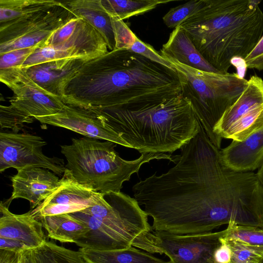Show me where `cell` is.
<instances>
[{
    "mask_svg": "<svg viewBox=\"0 0 263 263\" xmlns=\"http://www.w3.org/2000/svg\"><path fill=\"white\" fill-rule=\"evenodd\" d=\"M175 165L132 187L153 219V230L183 235L211 232L224 224L255 226L263 210V187L254 172L233 171L199 123L180 148Z\"/></svg>",
    "mask_w": 263,
    "mask_h": 263,
    "instance_id": "cell-1",
    "label": "cell"
},
{
    "mask_svg": "<svg viewBox=\"0 0 263 263\" xmlns=\"http://www.w3.org/2000/svg\"><path fill=\"white\" fill-rule=\"evenodd\" d=\"M176 70L128 49H114L86 61L64 87L62 101L85 108L130 109L181 95Z\"/></svg>",
    "mask_w": 263,
    "mask_h": 263,
    "instance_id": "cell-2",
    "label": "cell"
},
{
    "mask_svg": "<svg viewBox=\"0 0 263 263\" xmlns=\"http://www.w3.org/2000/svg\"><path fill=\"white\" fill-rule=\"evenodd\" d=\"M260 1L204 0L180 26L203 58L222 73L235 58L243 59L263 34Z\"/></svg>",
    "mask_w": 263,
    "mask_h": 263,
    "instance_id": "cell-3",
    "label": "cell"
},
{
    "mask_svg": "<svg viewBox=\"0 0 263 263\" xmlns=\"http://www.w3.org/2000/svg\"><path fill=\"white\" fill-rule=\"evenodd\" d=\"M140 153H172L197 133L199 122L182 95L159 104L130 109L89 108Z\"/></svg>",
    "mask_w": 263,
    "mask_h": 263,
    "instance_id": "cell-4",
    "label": "cell"
},
{
    "mask_svg": "<svg viewBox=\"0 0 263 263\" xmlns=\"http://www.w3.org/2000/svg\"><path fill=\"white\" fill-rule=\"evenodd\" d=\"M117 144L88 137L72 138L70 144L61 146V152L67 160L66 168L79 183L103 194L120 192L123 183L146 163L165 159L176 163L179 158V155L150 153L127 160L115 151Z\"/></svg>",
    "mask_w": 263,
    "mask_h": 263,
    "instance_id": "cell-5",
    "label": "cell"
},
{
    "mask_svg": "<svg viewBox=\"0 0 263 263\" xmlns=\"http://www.w3.org/2000/svg\"><path fill=\"white\" fill-rule=\"evenodd\" d=\"M161 55L177 71L182 97L190 102L195 116L211 141L221 149L222 139L214 133V127L245 89L248 80L238 73L199 70Z\"/></svg>",
    "mask_w": 263,
    "mask_h": 263,
    "instance_id": "cell-6",
    "label": "cell"
},
{
    "mask_svg": "<svg viewBox=\"0 0 263 263\" xmlns=\"http://www.w3.org/2000/svg\"><path fill=\"white\" fill-rule=\"evenodd\" d=\"M108 52L102 35L90 24L74 17L56 30L24 62L22 68L47 61L79 59L85 61Z\"/></svg>",
    "mask_w": 263,
    "mask_h": 263,
    "instance_id": "cell-7",
    "label": "cell"
},
{
    "mask_svg": "<svg viewBox=\"0 0 263 263\" xmlns=\"http://www.w3.org/2000/svg\"><path fill=\"white\" fill-rule=\"evenodd\" d=\"M224 233L225 230L178 235L153 231L133 247L151 254H164L169 258L166 263H216L214 252Z\"/></svg>",
    "mask_w": 263,
    "mask_h": 263,
    "instance_id": "cell-8",
    "label": "cell"
},
{
    "mask_svg": "<svg viewBox=\"0 0 263 263\" xmlns=\"http://www.w3.org/2000/svg\"><path fill=\"white\" fill-rule=\"evenodd\" d=\"M46 142L40 136L14 132L0 133V172L36 167L62 175L66 170L63 159L49 157L42 151Z\"/></svg>",
    "mask_w": 263,
    "mask_h": 263,
    "instance_id": "cell-9",
    "label": "cell"
},
{
    "mask_svg": "<svg viewBox=\"0 0 263 263\" xmlns=\"http://www.w3.org/2000/svg\"><path fill=\"white\" fill-rule=\"evenodd\" d=\"M0 81L14 93L10 104L30 117L55 114L66 104L62 100L45 93L30 78L24 68L0 70Z\"/></svg>",
    "mask_w": 263,
    "mask_h": 263,
    "instance_id": "cell-10",
    "label": "cell"
},
{
    "mask_svg": "<svg viewBox=\"0 0 263 263\" xmlns=\"http://www.w3.org/2000/svg\"><path fill=\"white\" fill-rule=\"evenodd\" d=\"M100 193L79 183L66 168L59 186L31 212L39 219L80 211L92 205Z\"/></svg>",
    "mask_w": 263,
    "mask_h": 263,
    "instance_id": "cell-11",
    "label": "cell"
},
{
    "mask_svg": "<svg viewBox=\"0 0 263 263\" xmlns=\"http://www.w3.org/2000/svg\"><path fill=\"white\" fill-rule=\"evenodd\" d=\"M34 118L43 124L65 128L86 137L109 141L130 148L125 140L88 108L66 104L55 114Z\"/></svg>",
    "mask_w": 263,
    "mask_h": 263,
    "instance_id": "cell-12",
    "label": "cell"
},
{
    "mask_svg": "<svg viewBox=\"0 0 263 263\" xmlns=\"http://www.w3.org/2000/svg\"><path fill=\"white\" fill-rule=\"evenodd\" d=\"M11 180L13 191L7 202L25 199L30 202L31 210L39 206L60 184V179L55 173L36 167L18 170Z\"/></svg>",
    "mask_w": 263,
    "mask_h": 263,
    "instance_id": "cell-13",
    "label": "cell"
},
{
    "mask_svg": "<svg viewBox=\"0 0 263 263\" xmlns=\"http://www.w3.org/2000/svg\"><path fill=\"white\" fill-rule=\"evenodd\" d=\"M69 214L88 228L85 234L74 242L81 248L100 251L124 250L133 246L136 241L124 232L82 211Z\"/></svg>",
    "mask_w": 263,
    "mask_h": 263,
    "instance_id": "cell-14",
    "label": "cell"
},
{
    "mask_svg": "<svg viewBox=\"0 0 263 263\" xmlns=\"http://www.w3.org/2000/svg\"><path fill=\"white\" fill-rule=\"evenodd\" d=\"M86 62L79 59L52 60L25 69L30 78L47 95L62 100L65 86Z\"/></svg>",
    "mask_w": 263,
    "mask_h": 263,
    "instance_id": "cell-15",
    "label": "cell"
},
{
    "mask_svg": "<svg viewBox=\"0 0 263 263\" xmlns=\"http://www.w3.org/2000/svg\"><path fill=\"white\" fill-rule=\"evenodd\" d=\"M0 212V237L20 240L30 249L37 248L46 241L43 224L31 214V210L23 214H15L1 202Z\"/></svg>",
    "mask_w": 263,
    "mask_h": 263,
    "instance_id": "cell-16",
    "label": "cell"
},
{
    "mask_svg": "<svg viewBox=\"0 0 263 263\" xmlns=\"http://www.w3.org/2000/svg\"><path fill=\"white\" fill-rule=\"evenodd\" d=\"M220 153L224 163L233 171L249 172L258 170L263 162V130L243 141L232 140L220 149Z\"/></svg>",
    "mask_w": 263,
    "mask_h": 263,
    "instance_id": "cell-17",
    "label": "cell"
},
{
    "mask_svg": "<svg viewBox=\"0 0 263 263\" xmlns=\"http://www.w3.org/2000/svg\"><path fill=\"white\" fill-rule=\"evenodd\" d=\"M159 52L190 67L206 72L221 73L203 58L180 26L173 30Z\"/></svg>",
    "mask_w": 263,
    "mask_h": 263,
    "instance_id": "cell-18",
    "label": "cell"
},
{
    "mask_svg": "<svg viewBox=\"0 0 263 263\" xmlns=\"http://www.w3.org/2000/svg\"><path fill=\"white\" fill-rule=\"evenodd\" d=\"M263 104V80L252 76L237 100L224 112L215 126L214 133L219 138L223 136L231 126L245 114L254 107Z\"/></svg>",
    "mask_w": 263,
    "mask_h": 263,
    "instance_id": "cell-19",
    "label": "cell"
},
{
    "mask_svg": "<svg viewBox=\"0 0 263 263\" xmlns=\"http://www.w3.org/2000/svg\"><path fill=\"white\" fill-rule=\"evenodd\" d=\"M64 3L76 17L85 20L102 35L108 49L110 51L115 49L111 17L103 6L101 0H73Z\"/></svg>",
    "mask_w": 263,
    "mask_h": 263,
    "instance_id": "cell-20",
    "label": "cell"
},
{
    "mask_svg": "<svg viewBox=\"0 0 263 263\" xmlns=\"http://www.w3.org/2000/svg\"><path fill=\"white\" fill-rule=\"evenodd\" d=\"M79 251L86 263H166L133 246L127 249L112 251L80 248Z\"/></svg>",
    "mask_w": 263,
    "mask_h": 263,
    "instance_id": "cell-21",
    "label": "cell"
},
{
    "mask_svg": "<svg viewBox=\"0 0 263 263\" xmlns=\"http://www.w3.org/2000/svg\"><path fill=\"white\" fill-rule=\"evenodd\" d=\"M51 239L74 243L88 231L87 226L69 214L43 216L37 219Z\"/></svg>",
    "mask_w": 263,
    "mask_h": 263,
    "instance_id": "cell-22",
    "label": "cell"
},
{
    "mask_svg": "<svg viewBox=\"0 0 263 263\" xmlns=\"http://www.w3.org/2000/svg\"><path fill=\"white\" fill-rule=\"evenodd\" d=\"M60 3L55 0H0V29Z\"/></svg>",
    "mask_w": 263,
    "mask_h": 263,
    "instance_id": "cell-23",
    "label": "cell"
},
{
    "mask_svg": "<svg viewBox=\"0 0 263 263\" xmlns=\"http://www.w3.org/2000/svg\"><path fill=\"white\" fill-rule=\"evenodd\" d=\"M172 0H101L105 10L111 16L123 20L133 16L144 13L160 4H166Z\"/></svg>",
    "mask_w": 263,
    "mask_h": 263,
    "instance_id": "cell-24",
    "label": "cell"
},
{
    "mask_svg": "<svg viewBox=\"0 0 263 263\" xmlns=\"http://www.w3.org/2000/svg\"><path fill=\"white\" fill-rule=\"evenodd\" d=\"M263 130V104L257 106L242 115L229 128L222 138L241 141Z\"/></svg>",
    "mask_w": 263,
    "mask_h": 263,
    "instance_id": "cell-25",
    "label": "cell"
},
{
    "mask_svg": "<svg viewBox=\"0 0 263 263\" xmlns=\"http://www.w3.org/2000/svg\"><path fill=\"white\" fill-rule=\"evenodd\" d=\"M37 263H86L79 251L50 242L33 249Z\"/></svg>",
    "mask_w": 263,
    "mask_h": 263,
    "instance_id": "cell-26",
    "label": "cell"
},
{
    "mask_svg": "<svg viewBox=\"0 0 263 263\" xmlns=\"http://www.w3.org/2000/svg\"><path fill=\"white\" fill-rule=\"evenodd\" d=\"M222 238L227 240H236L250 245L263 246V229L231 222L225 229Z\"/></svg>",
    "mask_w": 263,
    "mask_h": 263,
    "instance_id": "cell-27",
    "label": "cell"
},
{
    "mask_svg": "<svg viewBox=\"0 0 263 263\" xmlns=\"http://www.w3.org/2000/svg\"><path fill=\"white\" fill-rule=\"evenodd\" d=\"M224 240L231 250V258L229 263H257L263 256V246L250 245L236 240Z\"/></svg>",
    "mask_w": 263,
    "mask_h": 263,
    "instance_id": "cell-28",
    "label": "cell"
},
{
    "mask_svg": "<svg viewBox=\"0 0 263 263\" xmlns=\"http://www.w3.org/2000/svg\"><path fill=\"white\" fill-rule=\"evenodd\" d=\"M204 3V0H193L174 7L163 17V22L168 27L175 28L196 13Z\"/></svg>",
    "mask_w": 263,
    "mask_h": 263,
    "instance_id": "cell-29",
    "label": "cell"
},
{
    "mask_svg": "<svg viewBox=\"0 0 263 263\" xmlns=\"http://www.w3.org/2000/svg\"><path fill=\"white\" fill-rule=\"evenodd\" d=\"M33 118L12 104L0 106L1 129L10 128L15 133L24 126L25 124L32 122Z\"/></svg>",
    "mask_w": 263,
    "mask_h": 263,
    "instance_id": "cell-30",
    "label": "cell"
},
{
    "mask_svg": "<svg viewBox=\"0 0 263 263\" xmlns=\"http://www.w3.org/2000/svg\"><path fill=\"white\" fill-rule=\"evenodd\" d=\"M42 43L33 47L13 50L0 54V70L22 67L28 58L41 46Z\"/></svg>",
    "mask_w": 263,
    "mask_h": 263,
    "instance_id": "cell-31",
    "label": "cell"
},
{
    "mask_svg": "<svg viewBox=\"0 0 263 263\" xmlns=\"http://www.w3.org/2000/svg\"><path fill=\"white\" fill-rule=\"evenodd\" d=\"M110 17L116 42L115 49H129L134 44L137 36L123 20L116 17Z\"/></svg>",
    "mask_w": 263,
    "mask_h": 263,
    "instance_id": "cell-32",
    "label": "cell"
},
{
    "mask_svg": "<svg viewBox=\"0 0 263 263\" xmlns=\"http://www.w3.org/2000/svg\"><path fill=\"white\" fill-rule=\"evenodd\" d=\"M136 53L139 54L147 59L164 66L172 70H175L173 65L164 58L150 45L144 43L137 37L132 46L128 49Z\"/></svg>",
    "mask_w": 263,
    "mask_h": 263,
    "instance_id": "cell-33",
    "label": "cell"
},
{
    "mask_svg": "<svg viewBox=\"0 0 263 263\" xmlns=\"http://www.w3.org/2000/svg\"><path fill=\"white\" fill-rule=\"evenodd\" d=\"M243 60L247 68L263 70V34Z\"/></svg>",
    "mask_w": 263,
    "mask_h": 263,
    "instance_id": "cell-34",
    "label": "cell"
},
{
    "mask_svg": "<svg viewBox=\"0 0 263 263\" xmlns=\"http://www.w3.org/2000/svg\"><path fill=\"white\" fill-rule=\"evenodd\" d=\"M222 237L220 239V245L214 252V259L216 263H229L231 260V249Z\"/></svg>",
    "mask_w": 263,
    "mask_h": 263,
    "instance_id": "cell-35",
    "label": "cell"
},
{
    "mask_svg": "<svg viewBox=\"0 0 263 263\" xmlns=\"http://www.w3.org/2000/svg\"><path fill=\"white\" fill-rule=\"evenodd\" d=\"M30 249L24 242L14 239L0 237V249L21 252Z\"/></svg>",
    "mask_w": 263,
    "mask_h": 263,
    "instance_id": "cell-36",
    "label": "cell"
},
{
    "mask_svg": "<svg viewBox=\"0 0 263 263\" xmlns=\"http://www.w3.org/2000/svg\"><path fill=\"white\" fill-rule=\"evenodd\" d=\"M21 252L0 249V263H20Z\"/></svg>",
    "mask_w": 263,
    "mask_h": 263,
    "instance_id": "cell-37",
    "label": "cell"
},
{
    "mask_svg": "<svg viewBox=\"0 0 263 263\" xmlns=\"http://www.w3.org/2000/svg\"><path fill=\"white\" fill-rule=\"evenodd\" d=\"M20 263H37L33 249H28L21 252Z\"/></svg>",
    "mask_w": 263,
    "mask_h": 263,
    "instance_id": "cell-38",
    "label": "cell"
},
{
    "mask_svg": "<svg viewBox=\"0 0 263 263\" xmlns=\"http://www.w3.org/2000/svg\"><path fill=\"white\" fill-rule=\"evenodd\" d=\"M258 179L263 187V162L256 173Z\"/></svg>",
    "mask_w": 263,
    "mask_h": 263,
    "instance_id": "cell-39",
    "label": "cell"
},
{
    "mask_svg": "<svg viewBox=\"0 0 263 263\" xmlns=\"http://www.w3.org/2000/svg\"><path fill=\"white\" fill-rule=\"evenodd\" d=\"M257 263H263V256Z\"/></svg>",
    "mask_w": 263,
    "mask_h": 263,
    "instance_id": "cell-40",
    "label": "cell"
}]
</instances>
